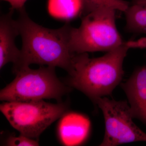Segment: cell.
Instances as JSON below:
<instances>
[{
	"instance_id": "cell-13",
	"label": "cell",
	"mask_w": 146,
	"mask_h": 146,
	"mask_svg": "<svg viewBox=\"0 0 146 146\" xmlns=\"http://www.w3.org/2000/svg\"><path fill=\"white\" fill-rule=\"evenodd\" d=\"M6 143L9 146H39L38 141L23 134L19 136H10L7 139Z\"/></svg>"
},
{
	"instance_id": "cell-1",
	"label": "cell",
	"mask_w": 146,
	"mask_h": 146,
	"mask_svg": "<svg viewBox=\"0 0 146 146\" xmlns=\"http://www.w3.org/2000/svg\"><path fill=\"white\" fill-rule=\"evenodd\" d=\"M19 12L17 21L22 47L20 58L13 65V72L36 64L58 67L69 74L72 68L74 54L70 45L71 25L66 23L55 29L47 28L33 21L25 8Z\"/></svg>"
},
{
	"instance_id": "cell-12",
	"label": "cell",
	"mask_w": 146,
	"mask_h": 146,
	"mask_svg": "<svg viewBox=\"0 0 146 146\" xmlns=\"http://www.w3.org/2000/svg\"><path fill=\"white\" fill-rule=\"evenodd\" d=\"M83 10L86 13L101 7H107L117 11L125 12L130 6L125 0H82Z\"/></svg>"
},
{
	"instance_id": "cell-17",
	"label": "cell",
	"mask_w": 146,
	"mask_h": 146,
	"mask_svg": "<svg viewBox=\"0 0 146 146\" xmlns=\"http://www.w3.org/2000/svg\"><path fill=\"white\" fill-rule=\"evenodd\" d=\"M144 6H145L146 7V5H144Z\"/></svg>"
},
{
	"instance_id": "cell-2",
	"label": "cell",
	"mask_w": 146,
	"mask_h": 146,
	"mask_svg": "<svg viewBox=\"0 0 146 146\" xmlns=\"http://www.w3.org/2000/svg\"><path fill=\"white\" fill-rule=\"evenodd\" d=\"M129 49L125 42L99 57L91 58L87 53L74 54L68 86L81 91L94 102L111 95L122 80L123 64Z\"/></svg>"
},
{
	"instance_id": "cell-10",
	"label": "cell",
	"mask_w": 146,
	"mask_h": 146,
	"mask_svg": "<svg viewBox=\"0 0 146 146\" xmlns=\"http://www.w3.org/2000/svg\"><path fill=\"white\" fill-rule=\"evenodd\" d=\"M126 27L129 32L146 34V7L131 4L124 12Z\"/></svg>"
},
{
	"instance_id": "cell-8",
	"label": "cell",
	"mask_w": 146,
	"mask_h": 146,
	"mask_svg": "<svg viewBox=\"0 0 146 146\" xmlns=\"http://www.w3.org/2000/svg\"><path fill=\"white\" fill-rule=\"evenodd\" d=\"M14 11L1 15L0 18V69L9 63L18 62L21 51L16 46V38L20 35L17 20L13 19Z\"/></svg>"
},
{
	"instance_id": "cell-15",
	"label": "cell",
	"mask_w": 146,
	"mask_h": 146,
	"mask_svg": "<svg viewBox=\"0 0 146 146\" xmlns=\"http://www.w3.org/2000/svg\"><path fill=\"white\" fill-rule=\"evenodd\" d=\"M9 3L11 5L10 10L20 11L25 8L24 6L27 0H1Z\"/></svg>"
},
{
	"instance_id": "cell-4",
	"label": "cell",
	"mask_w": 146,
	"mask_h": 146,
	"mask_svg": "<svg viewBox=\"0 0 146 146\" xmlns=\"http://www.w3.org/2000/svg\"><path fill=\"white\" fill-rule=\"evenodd\" d=\"M55 68L29 67L16 72L15 78L0 91V100L4 102H29L45 99L60 100L70 87L57 77Z\"/></svg>"
},
{
	"instance_id": "cell-5",
	"label": "cell",
	"mask_w": 146,
	"mask_h": 146,
	"mask_svg": "<svg viewBox=\"0 0 146 146\" xmlns=\"http://www.w3.org/2000/svg\"><path fill=\"white\" fill-rule=\"evenodd\" d=\"M0 110L21 134L35 139L68 111V106L63 103H50L44 100L5 102L0 105Z\"/></svg>"
},
{
	"instance_id": "cell-6",
	"label": "cell",
	"mask_w": 146,
	"mask_h": 146,
	"mask_svg": "<svg viewBox=\"0 0 146 146\" xmlns=\"http://www.w3.org/2000/svg\"><path fill=\"white\" fill-rule=\"evenodd\" d=\"M94 102L101 110L105 131L100 146H115L136 142H146V133L133 122V117L126 101H116L106 97Z\"/></svg>"
},
{
	"instance_id": "cell-9",
	"label": "cell",
	"mask_w": 146,
	"mask_h": 146,
	"mask_svg": "<svg viewBox=\"0 0 146 146\" xmlns=\"http://www.w3.org/2000/svg\"><path fill=\"white\" fill-rule=\"evenodd\" d=\"M122 86L133 118L141 120L146 125V65L134 71Z\"/></svg>"
},
{
	"instance_id": "cell-7",
	"label": "cell",
	"mask_w": 146,
	"mask_h": 146,
	"mask_svg": "<svg viewBox=\"0 0 146 146\" xmlns=\"http://www.w3.org/2000/svg\"><path fill=\"white\" fill-rule=\"evenodd\" d=\"M90 128L91 123L86 116L68 111L59 119L57 126L58 136L64 145H79L86 141Z\"/></svg>"
},
{
	"instance_id": "cell-14",
	"label": "cell",
	"mask_w": 146,
	"mask_h": 146,
	"mask_svg": "<svg viewBox=\"0 0 146 146\" xmlns=\"http://www.w3.org/2000/svg\"><path fill=\"white\" fill-rule=\"evenodd\" d=\"M128 48H146V37H142L137 40L125 42Z\"/></svg>"
},
{
	"instance_id": "cell-16",
	"label": "cell",
	"mask_w": 146,
	"mask_h": 146,
	"mask_svg": "<svg viewBox=\"0 0 146 146\" xmlns=\"http://www.w3.org/2000/svg\"><path fill=\"white\" fill-rule=\"evenodd\" d=\"M139 4L146 5V0H133L132 4Z\"/></svg>"
},
{
	"instance_id": "cell-11",
	"label": "cell",
	"mask_w": 146,
	"mask_h": 146,
	"mask_svg": "<svg viewBox=\"0 0 146 146\" xmlns=\"http://www.w3.org/2000/svg\"><path fill=\"white\" fill-rule=\"evenodd\" d=\"M76 0H49L48 9L50 13L56 18L68 19L73 18L80 9L77 7Z\"/></svg>"
},
{
	"instance_id": "cell-3",
	"label": "cell",
	"mask_w": 146,
	"mask_h": 146,
	"mask_svg": "<svg viewBox=\"0 0 146 146\" xmlns=\"http://www.w3.org/2000/svg\"><path fill=\"white\" fill-rule=\"evenodd\" d=\"M116 11L101 7L86 13L78 28L72 27L70 45L74 54L107 52L123 44L116 23Z\"/></svg>"
}]
</instances>
